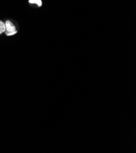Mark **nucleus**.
I'll return each instance as SVG.
<instances>
[{"instance_id": "nucleus-3", "label": "nucleus", "mask_w": 136, "mask_h": 153, "mask_svg": "<svg viewBox=\"0 0 136 153\" xmlns=\"http://www.w3.org/2000/svg\"><path fill=\"white\" fill-rule=\"evenodd\" d=\"M6 31V25L5 23L0 20V34H2Z\"/></svg>"}, {"instance_id": "nucleus-4", "label": "nucleus", "mask_w": 136, "mask_h": 153, "mask_svg": "<svg viewBox=\"0 0 136 153\" xmlns=\"http://www.w3.org/2000/svg\"><path fill=\"white\" fill-rule=\"evenodd\" d=\"M17 33V31H14V32H7V33H6V34L7 36H12L13 35H15Z\"/></svg>"}, {"instance_id": "nucleus-1", "label": "nucleus", "mask_w": 136, "mask_h": 153, "mask_svg": "<svg viewBox=\"0 0 136 153\" xmlns=\"http://www.w3.org/2000/svg\"><path fill=\"white\" fill-rule=\"evenodd\" d=\"M6 25V31L5 33H7V32H14L16 31V27L13 25V23L10 21V20H6L5 22Z\"/></svg>"}, {"instance_id": "nucleus-2", "label": "nucleus", "mask_w": 136, "mask_h": 153, "mask_svg": "<svg viewBox=\"0 0 136 153\" xmlns=\"http://www.w3.org/2000/svg\"><path fill=\"white\" fill-rule=\"evenodd\" d=\"M28 2L31 4H36L38 7H41L43 4L42 0H29Z\"/></svg>"}]
</instances>
